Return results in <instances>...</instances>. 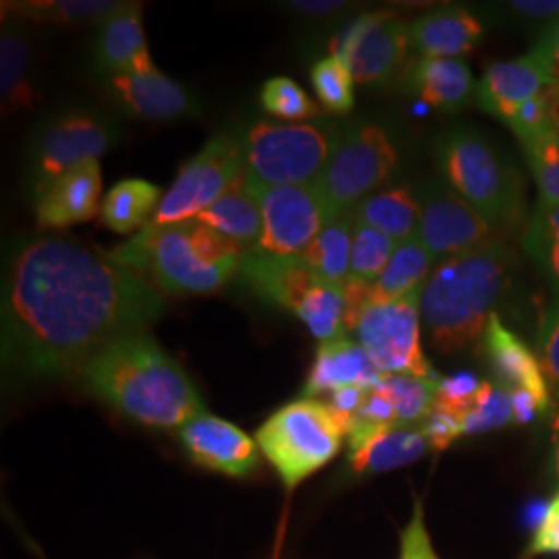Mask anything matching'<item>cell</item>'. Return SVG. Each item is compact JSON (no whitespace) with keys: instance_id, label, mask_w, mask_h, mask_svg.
Instances as JSON below:
<instances>
[{"instance_id":"c3c4849f","label":"cell","mask_w":559,"mask_h":559,"mask_svg":"<svg viewBox=\"0 0 559 559\" xmlns=\"http://www.w3.org/2000/svg\"><path fill=\"white\" fill-rule=\"evenodd\" d=\"M346 7H350V2H342V0H293L288 2V9L307 15V17H330L336 15L340 11H344Z\"/></svg>"},{"instance_id":"603a6c76","label":"cell","mask_w":559,"mask_h":559,"mask_svg":"<svg viewBox=\"0 0 559 559\" xmlns=\"http://www.w3.org/2000/svg\"><path fill=\"white\" fill-rule=\"evenodd\" d=\"M483 344L489 365L498 376L500 385L510 390H526L539 400L547 411L551 404V392L545 380L539 357L522 340L501 323L500 316L493 313L485 328Z\"/></svg>"},{"instance_id":"30bf717a","label":"cell","mask_w":559,"mask_h":559,"mask_svg":"<svg viewBox=\"0 0 559 559\" xmlns=\"http://www.w3.org/2000/svg\"><path fill=\"white\" fill-rule=\"evenodd\" d=\"M245 175L242 140L221 133L179 170L173 187L164 193L150 226H166L198 218Z\"/></svg>"},{"instance_id":"8fae6325","label":"cell","mask_w":559,"mask_h":559,"mask_svg":"<svg viewBox=\"0 0 559 559\" xmlns=\"http://www.w3.org/2000/svg\"><path fill=\"white\" fill-rule=\"evenodd\" d=\"M420 290L404 299L369 305L357 323V342L381 376H413L436 380L420 344Z\"/></svg>"},{"instance_id":"3957f363","label":"cell","mask_w":559,"mask_h":559,"mask_svg":"<svg viewBox=\"0 0 559 559\" xmlns=\"http://www.w3.org/2000/svg\"><path fill=\"white\" fill-rule=\"evenodd\" d=\"M512 251L491 240L440 261L420 293V320L431 344L456 353L483 338L512 274Z\"/></svg>"},{"instance_id":"cb8c5ba5","label":"cell","mask_w":559,"mask_h":559,"mask_svg":"<svg viewBox=\"0 0 559 559\" xmlns=\"http://www.w3.org/2000/svg\"><path fill=\"white\" fill-rule=\"evenodd\" d=\"M483 23L460 7L436 9L408 23L411 50L419 59H460L479 46Z\"/></svg>"},{"instance_id":"d4e9b609","label":"cell","mask_w":559,"mask_h":559,"mask_svg":"<svg viewBox=\"0 0 559 559\" xmlns=\"http://www.w3.org/2000/svg\"><path fill=\"white\" fill-rule=\"evenodd\" d=\"M0 98L4 115L27 110L38 100L34 81V44L25 21L20 17H2Z\"/></svg>"},{"instance_id":"52a82bcc","label":"cell","mask_w":559,"mask_h":559,"mask_svg":"<svg viewBox=\"0 0 559 559\" xmlns=\"http://www.w3.org/2000/svg\"><path fill=\"white\" fill-rule=\"evenodd\" d=\"M340 124L318 119L280 124L253 122L242 138L245 175L261 187H300L320 180L334 145Z\"/></svg>"},{"instance_id":"44dd1931","label":"cell","mask_w":559,"mask_h":559,"mask_svg":"<svg viewBox=\"0 0 559 559\" xmlns=\"http://www.w3.org/2000/svg\"><path fill=\"white\" fill-rule=\"evenodd\" d=\"M100 162L92 160L69 170L36 198V216L46 228H67L92 221L100 210Z\"/></svg>"},{"instance_id":"9c48e42d","label":"cell","mask_w":559,"mask_h":559,"mask_svg":"<svg viewBox=\"0 0 559 559\" xmlns=\"http://www.w3.org/2000/svg\"><path fill=\"white\" fill-rule=\"evenodd\" d=\"M119 140V122L96 110H67L46 120L32 135L25 156L34 200L69 170L98 160Z\"/></svg>"},{"instance_id":"4dcf8cb0","label":"cell","mask_w":559,"mask_h":559,"mask_svg":"<svg viewBox=\"0 0 559 559\" xmlns=\"http://www.w3.org/2000/svg\"><path fill=\"white\" fill-rule=\"evenodd\" d=\"M124 2L119 0H27L2 2V17L50 25H100Z\"/></svg>"},{"instance_id":"7dc6e473","label":"cell","mask_w":559,"mask_h":559,"mask_svg":"<svg viewBox=\"0 0 559 559\" xmlns=\"http://www.w3.org/2000/svg\"><path fill=\"white\" fill-rule=\"evenodd\" d=\"M367 392H369V390H365V388H344V390H338V392L330 394L328 404H330V408H332L336 415H340L342 419L350 425L353 419L357 417L362 402L367 399Z\"/></svg>"},{"instance_id":"d6a6232c","label":"cell","mask_w":559,"mask_h":559,"mask_svg":"<svg viewBox=\"0 0 559 559\" xmlns=\"http://www.w3.org/2000/svg\"><path fill=\"white\" fill-rule=\"evenodd\" d=\"M522 249L559 297V205L535 207L522 237Z\"/></svg>"},{"instance_id":"6da1fadb","label":"cell","mask_w":559,"mask_h":559,"mask_svg":"<svg viewBox=\"0 0 559 559\" xmlns=\"http://www.w3.org/2000/svg\"><path fill=\"white\" fill-rule=\"evenodd\" d=\"M164 295L73 239L20 245L2 278V367L20 381L78 373L112 340L147 332Z\"/></svg>"},{"instance_id":"1f68e13d","label":"cell","mask_w":559,"mask_h":559,"mask_svg":"<svg viewBox=\"0 0 559 559\" xmlns=\"http://www.w3.org/2000/svg\"><path fill=\"white\" fill-rule=\"evenodd\" d=\"M353 214L344 212L334 216L309 242L300 258L309 267L332 284H344L350 276V251H353Z\"/></svg>"},{"instance_id":"ba28073f","label":"cell","mask_w":559,"mask_h":559,"mask_svg":"<svg viewBox=\"0 0 559 559\" xmlns=\"http://www.w3.org/2000/svg\"><path fill=\"white\" fill-rule=\"evenodd\" d=\"M399 166L394 141L376 122L340 127L334 152L316 182L334 216L353 212L360 201L383 187Z\"/></svg>"},{"instance_id":"681fc988","label":"cell","mask_w":559,"mask_h":559,"mask_svg":"<svg viewBox=\"0 0 559 559\" xmlns=\"http://www.w3.org/2000/svg\"><path fill=\"white\" fill-rule=\"evenodd\" d=\"M512 411H514V423L516 425H528L531 420L537 419L539 413H545L543 404L526 390H510Z\"/></svg>"},{"instance_id":"f6af8a7d","label":"cell","mask_w":559,"mask_h":559,"mask_svg":"<svg viewBox=\"0 0 559 559\" xmlns=\"http://www.w3.org/2000/svg\"><path fill=\"white\" fill-rule=\"evenodd\" d=\"M420 429H423L425 438H427L429 445H431V452H443L454 441L462 438L460 420L456 417H452V415L438 413V411H433L427 419L420 423Z\"/></svg>"},{"instance_id":"d6986e66","label":"cell","mask_w":559,"mask_h":559,"mask_svg":"<svg viewBox=\"0 0 559 559\" xmlns=\"http://www.w3.org/2000/svg\"><path fill=\"white\" fill-rule=\"evenodd\" d=\"M106 94L124 115L147 122L191 119L201 110L200 100L191 90L158 69L152 73L106 78Z\"/></svg>"},{"instance_id":"277c9868","label":"cell","mask_w":559,"mask_h":559,"mask_svg":"<svg viewBox=\"0 0 559 559\" xmlns=\"http://www.w3.org/2000/svg\"><path fill=\"white\" fill-rule=\"evenodd\" d=\"M242 249L198 221L147 226L106 253L168 295H212L239 274Z\"/></svg>"},{"instance_id":"f1b7e54d","label":"cell","mask_w":559,"mask_h":559,"mask_svg":"<svg viewBox=\"0 0 559 559\" xmlns=\"http://www.w3.org/2000/svg\"><path fill=\"white\" fill-rule=\"evenodd\" d=\"M350 214L355 221L380 230L396 242L419 233L420 203L411 187L378 191L360 201Z\"/></svg>"},{"instance_id":"8d00e7d4","label":"cell","mask_w":559,"mask_h":559,"mask_svg":"<svg viewBox=\"0 0 559 559\" xmlns=\"http://www.w3.org/2000/svg\"><path fill=\"white\" fill-rule=\"evenodd\" d=\"M311 83L323 110L348 115L355 108V80L348 67L336 57H323L311 67Z\"/></svg>"},{"instance_id":"74e56055","label":"cell","mask_w":559,"mask_h":559,"mask_svg":"<svg viewBox=\"0 0 559 559\" xmlns=\"http://www.w3.org/2000/svg\"><path fill=\"white\" fill-rule=\"evenodd\" d=\"M261 106L267 115L288 122H305L320 117L318 104L309 98V94L297 81L288 78H272L261 87Z\"/></svg>"},{"instance_id":"5bb4252c","label":"cell","mask_w":559,"mask_h":559,"mask_svg":"<svg viewBox=\"0 0 559 559\" xmlns=\"http://www.w3.org/2000/svg\"><path fill=\"white\" fill-rule=\"evenodd\" d=\"M417 198L420 203L417 235L433 260H448L496 240V226L448 185L427 182L420 187Z\"/></svg>"},{"instance_id":"ac0fdd59","label":"cell","mask_w":559,"mask_h":559,"mask_svg":"<svg viewBox=\"0 0 559 559\" xmlns=\"http://www.w3.org/2000/svg\"><path fill=\"white\" fill-rule=\"evenodd\" d=\"M554 83L551 62L535 44L524 57L487 67L477 83L475 98L487 115L506 122L524 102L533 100Z\"/></svg>"},{"instance_id":"f907efd6","label":"cell","mask_w":559,"mask_h":559,"mask_svg":"<svg viewBox=\"0 0 559 559\" xmlns=\"http://www.w3.org/2000/svg\"><path fill=\"white\" fill-rule=\"evenodd\" d=\"M537 46L547 55V59L551 62L554 80H556V83L559 85V21H556L554 25H549L547 29L540 32Z\"/></svg>"},{"instance_id":"2e32d148","label":"cell","mask_w":559,"mask_h":559,"mask_svg":"<svg viewBox=\"0 0 559 559\" xmlns=\"http://www.w3.org/2000/svg\"><path fill=\"white\" fill-rule=\"evenodd\" d=\"M239 276L260 299L299 320L328 282L300 255H274L260 247L242 253Z\"/></svg>"},{"instance_id":"7a4b0ae2","label":"cell","mask_w":559,"mask_h":559,"mask_svg":"<svg viewBox=\"0 0 559 559\" xmlns=\"http://www.w3.org/2000/svg\"><path fill=\"white\" fill-rule=\"evenodd\" d=\"M75 376L90 396L143 427L180 429L205 413L195 383L147 332L112 340Z\"/></svg>"},{"instance_id":"7402d4cb","label":"cell","mask_w":559,"mask_h":559,"mask_svg":"<svg viewBox=\"0 0 559 559\" xmlns=\"http://www.w3.org/2000/svg\"><path fill=\"white\" fill-rule=\"evenodd\" d=\"M381 380V373L365 348L355 340L336 338L321 342L316 359L302 385V399L334 394L344 388L371 390Z\"/></svg>"},{"instance_id":"836d02e7","label":"cell","mask_w":559,"mask_h":559,"mask_svg":"<svg viewBox=\"0 0 559 559\" xmlns=\"http://www.w3.org/2000/svg\"><path fill=\"white\" fill-rule=\"evenodd\" d=\"M438 380L413 376H381L376 388L392 402L399 425H420L433 413Z\"/></svg>"},{"instance_id":"d590c367","label":"cell","mask_w":559,"mask_h":559,"mask_svg":"<svg viewBox=\"0 0 559 559\" xmlns=\"http://www.w3.org/2000/svg\"><path fill=\"white\" fill-rule=\"evenodd\" d=\"M355 221V218H353ZM396 240L385 237L380 230L360 224H353V251H350V276L348 280L373 284L392 260Z\"/></svg>"},{"instance_id":"b9f144b4","label":"cell","mask_w":559,"mask_h":559,"mask_svg":"<svg viewBox=\"0 0 559 559\" xmlns=\"http://www.w3.org/2000/svg\"><path fill=\"white\" fill-rule=\"evenodd\" d=\"M539 362L549 385V392L559 402V297L547 307L539 325Z\"/></svg>"},{"instance_id":"8992f818","label":"cell","mask_w":559,"mask_h":559,"mask_svg":"<svg viewBox=\"0 0 559 559\" xmlns=\"http://www.w3.org/2000/svg\"><path fill=\"white\" fill-rule=\"evenodd\" d=\"M438 166L448 187L493 226L522 216L519 173L479 131L452 129L438 141Z\"/></svg>"},{"instance_id":"bcb514c9","label":"cell","mask_w":559,"mask_h":559,"mask_svg":"<svg viewBox=\"0 0 559 559\" xmlns=\"http://www.w3.org/2000/svg\"><path fill=\"white\" fill-rule=\"evenodd\" d=\"M510 15L528 23H545V29L559 21V0H512L506 4Z\"/></svg>"},{"instance_id":"f35d334b","label":"cell","mask_w":559,"mask_h":559,"mask_svg":"<svg viewBox=\"0 0 559 559\" xmlns=\"http://www.w3.org/2000/svg\"><path fill=\"white\" fill-rule=\"evenodd\" d=\"M510 423H514L510 392L500 383L483 381L475 408L460 419V431L462 436H479L501 429Z\"/></svg>"},{"instance_id":"5b68a950","label":"cell","mask_w":559,"mask_h":559,"mask_svg":"<svg viewBox=\"0 0 559 559\" xmlns=\"http://www.w3.org/2000/svg\"><path fill=\"white\" fill-rule=\"evenodd\" d=\"M348 429L350 425L328 402L299 399L263 420L255 441L286 491H295L338 456Z\"/></svg>"},{"instance_id":"9a60e30c","label":"cell","mask_w":559,"mask_h":559,"mask_svg":"<svg viewBox=\"0 0 559 559\" xmlns=\"http://www.w3.org/2000/svg\"><path fill=\"white\" fill-rule=\"evenodd\" d=\"M179 440L191 462L230 479H245L260 466L261 450L255 438L207 411L180 427Z\"/></svg>"},{"instance_id":"7c38bea8","label":"cell","mask_w":559,"mask_h":559,"mask_svg":"<svg viewBox=\"0 0 559 559\" xmlns=\"http://www.w3.org/2000/svg\"><path fill=\"white\" fill-rule=\"evenodd\" d=\"M330 50L348 67L357 83H390L402 71L411 50L408 23L390 11L365 13L340 29Z\"/></svg>"},{"instance_id":"ab89813d","label":"cell","mask_w":559,"mask_h":559,"mask_svg":"<svg viewBox=\"0 0 559 559\" xmlns=\"http://www.w3.org/2000/svg\"><path fill=\"white\" fill-rule=\"evenodd\" d=\"M559 120V85L554 83L543 94L535 96L533 100L524 102L519 110L506 120L510 131L516 135V140H533L554 127Z\"/></svg>"},{"instance_id":"4fadbf2b","label":"cell","mask_w":559,"mask_h":559,"mask_svg":"<svg viewBox=\"0 0 559 559\" xmlns=\"http://www.w3.org/2000/svg\"><path fill=\"white\" fill-rule=\"evenodd\" d=\"M247 177V175H245ZM260 201L263 235L260 249L274 255H300L334 218L318 185L261 187L247 179Z\"/></svg>"},{"instance_id":"e575fe53","label":"cell","mask_w":559,"mask_h":559,"mask_svg":"<svg viewBox=\"0 0 559 559\" xmlns=\"http://www.w3.org/2000/svg\"><path fill=\"white\" fill-rule=\"evenodd\" d=\"M524 160L537 185V207L559 205V120L533 140L522 141Z\"/></svg>"},{"instance_id":"60d3db41","label":"cell","mask_w":559,"mask_h":559,"mask_svg":"<svg viewBox=\"0 0 559 559\" xmlns=\"http://www.w3.org/2000/svg\"><path fill=\"white\" fill-rule=\"evenodd\" d=\"M480 383L473 373H456L450 378H440L438 380V390H436V402L433 411L452 415L456 419L466 417L479 399Z\"/></svg>"},{"instance_id":"7bdbcfd3","label":"cell","mask_w":559,"mask_h":559,"mask_svg":"<svg viewBox=\"0 0 559 559\" xmlns=\"http://www.w3.org/2000/svg\"><path fill=\"white\" fill-rule=\"evenodd\" d=\"M400 559H440L433 543H431V535L427 531L425 524V510L419 500L415 501L413 508V516L406 522V526L402 528L400 535Z\"/></svg>"},{"instance_id":"ffe728a7","label":"cell","mask_w":559,"mask_h":559,"mask_svg":"<svg viewBox=\"0 0 559 559\" xmlns=\"http://www.w3.org/2000/svg\"><path fill=\"white\" fill-rule=\"evenodd\" d=\"M94 60L106 78L156 71L147 50L141 4L124 2L115 15L102 21L94 38Z\"/></svg>"},{"instance_id":"816d5d0a","label":"cell","mask_w":559,"mask_h":559,"mask_svg":"<svg viewBox=\"0 0 559 559\" xmlns=\"http://www.w3.org/2000/svg\"><path fill=\"white\" fill-rule=\"evenodd\" d=\"M556 468H558V479H559V440H558V452H556Z\"/></svg>"},{"instance_id":"ee69618b","label":"cell","mask_w":559,"mask_h":559,"mask_svg":"<svg viewBox=\"0 0 559 559\" xmlns=\"http://www.w3.org/2000/svg\"><path fill=\"white\" fill-rule=\"evenodd\" d=\"M531 556H559V493L547 506L537 533L531 540L526 558Z\"/></svg>"},{"instance_id":"4316f807","label":"cell","mask_w":559,"mask_h":559,"mask_svg":"<svg viewBox=\"0 0 559 559\" xmlns=\"http://www.w3.org/2000/svg\"><path fill=\"white\" fill-rule=\"evenodd\" d=\"M193 221L218 230L224 237L237 242L242 251L260 247L263 216L260 201L251 191L245 175L235 180L224 195L214 201L207 210H203Z\"/></svg>"},{"instance_id":"484cf974","label":"cell","mask_w":559,"mask_h":559,"mask_svg":"<svg viewBox=\"0 0 559 559\" xmlns=\"http://www.w3.org/2000/svg\"><path fill=\"white\" fill-rule=\"evenodd\" d=\"M406 90L443 112H459L477 96V85L462 59H417L406 73Z\"/></svg>"},{"instance_id":"83f0119b","label":"cell","mask_w":559,"mask_h":559,"mask_svg":"<svg viewBox=\"0 0 559 559\" xmlns=\"http://www.w3.org/2000/svg\"><path fill=\"white\" fill-rule=\"evenodd\" d=\"M433 263L436 260L423 245L419 235L400 240L380 278L369 286L367 307L394 302L420 290L433 272Z\"/></svg>"},{"instance_id":"f546056e","label":"cell","mask_w":559,"mask_h":559,"mask_svg":"<svg viewBox=\"0 0 559 559\" xmlns=\"http://www.w3.org/2000/svg\"><path fill=\"white\" fill-rule=\"evenodd\" d=\"M162 198L160 187L147 180H120L102 200V222L119 235L143 230L154 218Z\"/></svg>"},{"instance_id":"e0dca14e","label":"cell","mask_w":559,"mask_h":559,"mask_svg":"<svg viewBox=\"0 0 559 559\" xmlns=\"http://www.w3.org/2000/svg\"><path fill=\"white\" fill-rule=\"evenodd\" d=\"M346 468L353 477L383 475L423 459L431 445L420 425L350 423Z\"/></svg>"}]
</instances>
